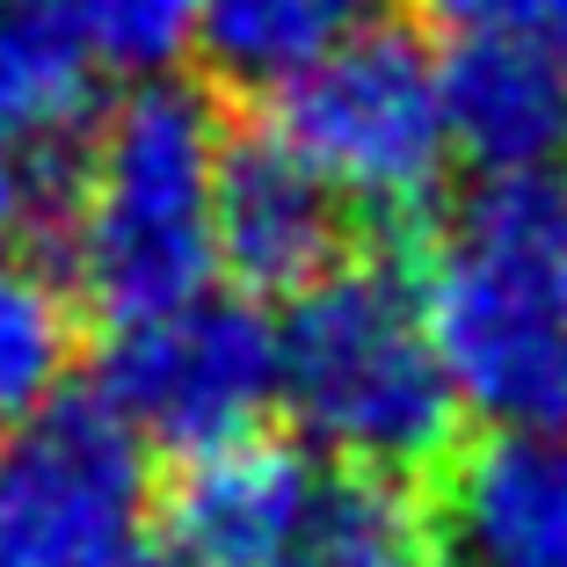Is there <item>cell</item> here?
<instances>
[{
  "label": "cell",
  "instance_id": "1",
  "mask_svg": "<svg viewBox=\"0 0 567 567\" xmlns=\"http://www.w3.org/2000/svg\"><path fill=\"white\" fill-rule=\"evenodd\" d=\"M218 175L226 132L212 95L146 81L102 110L66 189V269L73 291L110 313V328L212 291Z\"/></svg>",
  "mask_w": 567,
  "mask_h": 567
},
{
  "label": "cell",
  "instance_id": "2",
  "mask_svg": "<svg viewBox=\"0 0 567 567\" xmlns=\"http://www.w3.org/2000/svg\"><path fill=\"white\" fill-rule=\"evenodd\" d=\"M277 364L284 415L357 481H415L451 458L466 401L430 334V306L393 262H342L299 291L277 328Z\"/></svg>",
  "mask_w": 567,
  "mask_h": 567
},
{
  "label": "cell",
  "instance_id": "3",
  "mask_svg": "<svg viewBox=\"0 0 567 567\" xmlns=\"http://www.w3.org/2000/svg\"><path fill=\"white\" fill-rule=\"evenodd\" d=\"M430 334L495 430L567 422V175L481 183L430 248Z\"/></svg>",
  "mask_w": 567,
  "mask_h": 567
},
{
  "label": "cell",
  "instance_id": "4",
  "mask_svg": "<svg viewBox=\"0 0 567 567\" xmlns=\"http://www.w3.org/2000/svg\"><path fill=\"white\" fill-rule=\"evenodd\" d=\"M277 138L342 204L371 218H415L451 167L444 59H430L422 37L371 22L291 95H277Z\"/></svg>",
  "mask_w": 567,
  "mask_h": 567
},
{
  "label": "cell",
  "instance_id": "5",
  "mask_svg": "<svg viewBox=\"0 0 567 567\" xmlns=\"http://www.w3.org/2000/svg\"><path fill=\"white\" fill-rule=\"evenodd\" d=\"M277 320L248 291H197L110 334L102 408L161 451H218L277 408Z\"/></svg>",
  "mask_w": 567,
  "mask_h": 567
},
{
  "label": "cell",
  "instance_id": "6",
  "mask_svg": "<svg viewBox=\"0 0 567 567\" xmlns=\"http://www.w3.org/2000/svg\"><path fill=\"white\" fill-rule=\"evenodd\" d=\"M153 466L102 401H59L0 430V567H132Z\"/></svg>",
  "mask_w": 567,
  "mask_h": 567
},
{
  "label": "cell",
  "instance_id": "7",
  "mask_svg": "<svg viewBox=\"0 0 567 567\" xmlns=\"http://www.w3.org/2000/svg\"><path fill=\"white\" fill-rule=\"evenodd\" d=\"M320 509L328 481L313 473V458L262 430L183 458L167 487L175 553L197 567H299Z\"/></svg>",
  "mask_w": 567,
  "mask_h": 567
},
{
  "label": "cell",
  "instance_id": "8",
  "mask_svg": "<svg viewBox=\"0 0 567 567\" xmlns=\"http://www.w3.org/2000/svg\"><path fill=\"white\" fill-rule=\"evenodd\" d=\"M430 546L444 567H567V422L444 458Z\"/></svg>",
  "mask_w": 567,
  "mask_h": 567
},
{
  "label": "cell",
  "instance_id": "9",
  "mask_svg": "<svg viewBox=\"0 0 567 567\" xmlns=\"http://www.w3.org/2000/svg\"><path fill=\"white\" fill-rule=\"evenodd\" d=\"M342 197L284 138H248L226 146L218 175V269L240 291H313L342 269Z\"/></svg>",
  "mask_w": 567,
  "mask_h": 567
},
{
  "label": "cell",
  "instance_id": "10",
  "mask_svg": "<svg viewBox=\"0 0 567 567\" xmlns=\"http://www.w3.org/2000/svg\"><path fill=\"white\" fill-rule=\"evenodd\" d=\"M451 153L481 183L567 175V51L458 37L444 59Z\"/></svg>",
  "mask_w": 567,
  "mask_h": 567
},
{
  "label": "cell",
  "instance_id": "11",
  "mask_svg": "<svg viewBox=\"0 0 567 567\" xmlns=\"http://www.w3.org/2000/svg\"><path fill=\"white\" fill-rule=\"evenodd\" d=\"M357 30L371 0H197V59L234 95H291Z\"/></svg>",
  "mask_w": 567,
  "mask_h": 567
},
{
  "label": "cell",
  "instance_id": "12",
  "mask_svg": "<svg viewBox=\"0 0 567 567\" xmlns=\"http://www.w3.org/2000/svg\"><path fill=\"white\" fill-rule=\"evenodd\" d=\"M73 350H81L73 291L30 255L0 248V430H22L66 401Z\"/></svg>",
  "mask_w": 567,
  "mask_h": 567
},
{
  "label": "cell",
  "instance_id": "13",
  "mask_svg": "<svg viewBox=\"0 0 567 567\" xmlns=\"http://www.w3.org/2000/svg\"><path fill=\"white\" fill-rule=\"evenodd\" d=\"M87 51L59 0H0V124L30 146H59L87 110Z\"/></svg>",
  "mask_w": 567,
  "mask_h": 567
},
{
  "label": "cell",
  "instance_id": "14",
  "mask_svg": "<svg viewBox=\"0 0 567 567\" xmlns=\"http://www.w3.org/2000/svg\"><path fill=\"white\" fill-rule=\"evenodd\" d=\"M59 16L87 66L138 87L167 81L183 51H197V0H59Z\"/></svg>",
  "mask_w": 567,
  "mask_h": 567
},
{
  "label": "cell",
  "instance_id": "15",
  "mask_svg": "<svg viewBox=\"0 0 567 567\" xmlns=\"http://www.w3.org/2000/svg\"><path fill=\"white\" fill-rule=\"evenodd\" d=\"M299 567H444V560L415 532V517L393 502V487L342 481L328 487V509H320Z\"/></svg>",
  "mask_w": 567,
  "mask_h": 567
},
{
  "label": "cell",
  "instance_id": "16",
  "mask_svg": "<svg viewBox=\"0 0 567 567\" xmlns=\"http://www.w3.org/2000/svg\"><path fill=\"white\" fill-rule=\"evenodd\" d=\"M422 16L451 37H502V44L567 51V0H422Z\"/></svg>",
  "mask_w": 567,
  "mask_h": 567
},
{
  "label": "cell",
  "instance_id": "17",
  "mask_svg": "<svg viewBox=\"0 0 567 567\" xmlns=\"http://www.w3.org/2000/svg\"><path fill=\"white\" fill-rule=\"evenodd\" d=\"M37 212H44V146L0 124V248H16Z\"/></svg>",
  "mask_w": 567,
  "mask_h": 567
},
{
  "label": "cell",
  "instance_id": "18",
  "mask_svg": "<svg viewBox=\"0 0 567 567\" xmlns=\"http://www.w3.org/2000/svg\"><path fill=\"white\" fill-rule=\"evenodd\" d=\"M132 567H197V560H183V553L167 546V553H138V560H132Z\"/></svg>",
  "mask_w": 567,
  "mask_h": 567
}]
</instances>
